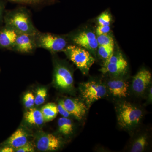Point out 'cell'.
I'll use <instances>...</instances> for the list:
<instances>
[{
    "mask_svg": "<svg viewBox=\"0 0 152 152\" xmlns=\"http://www.w3.org/2000/svg\"><path fill=\"white\" fill-rule=\"evenodd\" d=\"M4 24L12 28L18 34H36L39 31L34 26L28 10L25 7L5 11Z\"/></svg>",
    "mask_w": 152,
    "mask_h": 152,
    "instance_id": "cell-1",
    "label": "cell"
},
{
    "mask_svg": "<svg viewBox=\"0 0 152 152\" xmlns=\"http://www.w3.org/2000/svg\"><path fill=\"white\" fill-rule=\"evenodd\" d=\"M37 48L46 50L51 54L63 52L69 45L68 38L63 36L50 33H42L39 31L35 35Z\"/></svg>",
    "mask_w": 152,
    "mask_h": 152,
    "instance_id": "cell-2",
    "label": "cell"
},
{
    "mask_svg": "<svg viewBox=\"0 0 152 152\" xmlns=\"http://www.w3.org/2000/svg\"><path fill=\"white\" fill-rule=\"evenodd\" d=\"M69 59L78 68L83 74L88 73L95 59L87 50L76 45H69L63 51Z\"/></svg>",
    "mask_w": 152,
    "mask_h": 152,
    "instance_id": "cell-3",
    "label": "cell"
},
{
    "mask_svg": "<svg viewBox=\"0 0 152 152\" xmlns=\"http://www.w3.org/2000/svg\"><path fill=\"white\" fill-rule=\"evenodd\" d=\"M118 123L123 129H130L140 121L142 113L141 110L130 103L124 102L117 107Z\"/></svg>",
    "mask_w": 152,
    "mask_h": 152,
    "instance_id": "cell-4",
    "label": "cell"
},
{
    "mask_svg": "<svg viewBox=\"0 0 152 152\" xmlns=\"http://www.w3.org/2000/svg\"><path fill=\"white\" fill-rule=\"evenodd\" d=\"M54 58L53 76L55 85L62 91H72L74 88V78L72 71L62 61Z\"/></svg>",
    "mask_w": 152,
    "mask_h": 152,
    "instance_id": "cell-5",
    "label": "cell"
},
{
    "mask_svg": "<svg viewBox=\"0 0 152 152\" xmlns=\"http://www.w3.org/2000/svg\"><path fill=\"white\" fill-rule=\"evenodd\" d=\"M81 95L88 107L93 103L106 96L107 89L100 82L91 81L82 83L80 86Z\"/></svg>",
    "mask_w": 152,
    "mask_h": 152,
    "instance_id": "cell-6",
    "label": "cell"
},
{
    "mask_svg": "<svg viewBox=\"0 0 152 152\" xmlns=\"http://www.w3.org/2000/svg\"><path fill=\"white\" fill-rule=\"evenodd\" d=\"M69 38L73 45L82 47L92 53H94L99 46L97 37L91 31L78 32L71 35Z\"/></svg>",
    "mask_w": 152,
    "mask_h": 152,
    "instance_id": "cell-7",
    "label": "cell"
},
{
    "mask_svg": "<svg viewBox=\"0 0 152 152\" xmlns=\"http://www.w3.org/2000/svg\"><path fill=\"white\" fill-rule=\"evenodd\" d=\"M128 62L120 52L113 53L105 66L101 71L103 73H109L114 76H119L125 74L127 70Z\"/></svg>",
    "mask_w": 152,
    "mask_h": 152,
    "instance_id": "cell-8",
    "label": "cell"
},
{
    "mask_svg": "<svg viewBox=\"0 0 152 152\" xmlns=\"http://www.w3.org/2000/svg\"><path fill=\"white\" fill-rule=\"evenodd\" d=\"M35 34H18L12 51L23 54L31 53L37 48Z\"/></svg>",
    "mask_w": 152,
    "mask_h": 152,
    "instance_id": "cell-9",
    "label": "cell"
},
{
    "mask_svg": "<svg viewBox=\"0 0 152 152\" xmlns=\"http://www.w3.org/2000/svg\"><path fill=\"white\" fill-rule=\"evenodd\" d=\"M61 101L66 110L77 119H83L86 115L87 106L84 103L77 99L71 98H67Z\"/></svg>",
    "mask_w": 152,
    "mask_h": 152,
    "instance_id": "cell-10",
    "label": "cell"
},
{
    "mask_svg": "<svg viewBox=\"0 0 152 152\" xmlns=\"http://www.w3.org/2000/svg\"><path fill=\"white\" fill-rule=\"evenodd\" d=\"M151 74L150 71L142 69L134 77L132 83V88L137 94H142L150 84Z\"/></svg>",
    "mask_w": 152,
    "mask_h": 152,
    "instance_id": "cell-11",
    "label": "cell"
},
{
    "mask_svg": "<svg viewBox=\"0 0 152 152\" xmlns=\"http://www.w3.org/2000/svg\"><path fill=\"white\" fill-rule=\"evenodd\" d=\"M61 142L59 138L51 134H44L38 138L37 148L41 151H56L59 148Z\"/></svg>",
    "mask_w": 152,
    "mask_h": 152,
    "instance_id": "cell-12",
    "label": "cell"
},
{
    "mask_svg": "<svg viewBox=\"0 0 152 152\" xmlns=\"http://www.w3.org/2000/svg\"><path fill=\"white\" fill-rule=\"evenodd\" d=\"M18 34L8 26L4 25L0 27V49L12 51Z\"/></svg>",
    "mask_w": 152,
    "mask_h": 152,
    "instance_id": "cell-13",
    "label": "cell"
},
{
    "mask_svg": "<svg viewBox=\"0 0 152 152\" xmlns=\"http://www.w3.org/2000/svg\"><path fill=\"white\" fill-rule=\"evenodd\" d=\"M107 86L109 91L114 96L120 98L127 97L129 85L125 80L113 79L108 82Z\"/></svg>",
    "mask_w": 152,
    "mask_h": 152,
    "instance_id": "cell-14",
    "label": "cell"
},
{
    "mask_svg": "<svg viewBox=\"0 0 152 152\" xmlns=\"http://www.w3.org/2000/svg\"><path fill=\"white\" fill-rule=\"evenodd\" d=\"M28 133L22 128L18 129L1 145H7L17 149L24 145L28 142Z\"/></svg>",
    "mask_w": 152,
    "mask_h": 152,
    "instance_id": "cell-15",
    "label": "cell"
},
{
    "mask_svg": "<svg viewBox=\"0 0 152 152\" xmlns=\"http://www.w3.org/2000/svg\"><path fill=\"white\" fill-rule=\"evenodd\" d=\"M25 119L31 125L39 126L42 125L44 121L43 116L41 110L36 108H30L25 113Z\"/></svg>",
    "mask_w": 152,
    "mask_h": 152,
    "instance_id": "cell-16",
    "label": "cell"
},
{
    "mask_svg": "<svg viewBox=\"0 0 152 152\" xmlns=\"http://www.w3.org/2000/svg\"><path fill=\"white\" fill-rule=\"evenodd\" d=\"M45 121L48 122L54 119L58 115L57 105L53 103H49L44 105L40 110Z\"/></svg>",
    "mask_w": 152,
    "mask_h": 152,
    "instance_id": "cell-17",
    "label": "cell"
},
{
    "mask_svg": "<svg viewBox=\"0 0 152 152\" xmlns=\"http://www.w3.org/2000/svg\"><path fill=\"white\" fill-rule=\"evenodd\" d=\"M58 126L60 132L65 135L71 134L73 132V124L68 118H60L58 120Z\"/></svg>",
    "mask_w": 152,
    "mask_h": 152,
    "instance_id": "cell-18",
    "label": "cell"
},
{
    "mask_svg": "<svg viewBox=\"0 0 152 152\" xmlns=\"http://www.w3.org/2000/svg\"><path fill=\"white\" fill-rule=\"evenodd\" d=\"M98 53L99 56L104 60V66L108 62L114 53V47L108 46H99Z\"/></svg>",
    "mask_w": 152,
    "mask_h": 152,
    "instance_id": "cell-19",
    "label": "cell"
},
{
    "mask_svg": "<svg viewBox=\"0 0 152 152\" xmlns=\"http://www.w3.org/2000/svg\"><path fill=\"white\" fill-rule=\"evenodd\" d=\"M148 139L146 136L141 135L137 138L134 142L131 149L132 152L143 151L148 145Z\"/></svg>",
    "mask_w": 152,
    "mask_h": 152,
    "instance_id": "cell-20",
    "label": "cell"
},
{
    "mask_svg": "<svg viewBox=\"0 0 152 152\" xmlns=\"http://www.w3.org/2000/svg\"><path fill=\"white\" fill-rule=\"evenodd\" d=\"M12 2L29 5H40L52 4L55 0H7Z\"/></svg>",
    "mask_w": 152,
    "mask_h": 152,
    "instance_id": "cell-21",
    "label": "cell"
},
{
    "mask_svg": "<svg viewBox=\"0 0 152 152\" xmlns=\"http://www.w3.org/2000/svg\"><path fill=\"white\" fill-rule=\"evenodd\" d=\"M97 40L99 46H114L113 38L108 34L97 36Z\"/></svg>",
    "mask_w": 152,
    "mask_h": 152,
    "instance_id": "cell-22",
    "label": "cell"
},
{
    "mask_svg": "<svg viewBox=\"0 0 152 152\" xmlns=\"http://www.w3.org/2000/svg\"><path fill=\"white\" fill-rule=\"evenodd\" d=\"M47 96L46 89L43 88L38 89L35 96V104L37 106H39L43 104L45 101Z\"/></svg>",
    "mask_w": 152,
    "mask_h": 152,
    "instance_id": "cell-23",
    "label": "cell"
},
{
    "mask_svg": "<svg viewBox=\"0 0 152 152\" xmlns=\"http://www.w3.org/2000/svg\"><path fill=\"white\" fill-rule=\"evenodd\" d=\"M24 103L28 109L31 108L35 104V96L32 93L28 92L24 96Z\"/></svg>",
    "mask_w": 152,
    "mask_h": 152,
    "instance_id": "cell-24",
    "label": "cell"
},
{
    "mask_svg": "<svg viewBox=\"0 0 152 152\" xmlns=\"http://www.w3.org/2000/svg\"><path fill=\"white\" fill-rule=\"evenodd\" d=\"M98 22L99 26H110L111 17L108 13L105 12L101 14L98 18Z\"/></svg>",
    "mask_w": 152,
    "mask_h": 152,
    "instance_id": "cell-25",
    "label": "cell"
},
{
    "mask_svg": "<svg viewBox=\"0 0 152 152\" xmlns=\"http://www.w3.org/2000/svg\"><path fill=\"white\" fill-rule=\"evenodd\" d=\"M35 151L34 148L31 142H28L23 147L16 149L17 152H34Z\"/></svg>",
    "mask_w": 152,
    "mask_h": 152,
    "instance_id": "cell-26",
    "label": "cell"
},
{
    "mask_svg": "<svg viewBox=\"0 0 152 152\" xmlns=\"http://www.w3.org/2000/svg\"><path fill=\"white\" fill-rule=\"evenodd\" d=\"M110 31V26H99L96 30V34L97 35L105 34H108Z\"/></svg>",
    "mask_w": 152,
    "mask_h": 152,
    "instance_id": "cell-27",
    "label": "cell"
},
{
    "mask_svg": "<svg viewBox=\"0 0 152 152\" xmlns=\"http://www.w3.org/2000/svg\"><path fill=\"white\" fill-rule=\"evenodd\" d=\"M57 106L58 112L63 117L65 118H68L71 115L66 110L65 108L63 105L61 101H59Z\"/></svg>",
    "mask_w": 152,
    "mask_h": 152,
    "instance_id": "cell-28",
    "label": "cell"
},
{
    "mask_svg": "<svg viewBox=\"0 0 152 152\" xmlns=\"http://www.w3.org/2000/svg\"><path fill=\"white\" fill-rule=\"evenodd\" d=\"M5 12V2L0 0V27L4 25V18Z\"/></svg>",
    "mask_w": 152,
    "mask_h": 152,
    "instance_id": "cell-29",
    "label": "cell"
},
{
    "mask_svg": "<svg viewBox=\"0 0 152 152\" xmlns=\"http://www.w3.org/2000/svg\"><path fill=\"white\" fill-rule=\"evenodd\" d=\"M15 151V149L12 147L7 145H1L0 147V152H13Z\"/></svg>",
    "mask_w": 152,
    "mask_h": 152,
    "instance_id": "cell-30",
    "label": "cell"
},
{
    "mask_svg": "<svg viewBox=\"0 0 152 152\" xmlns=\"http://www.w3.org/2000/svg\"><path fill=\"white\" fill-rule=\"evenodd\" d=\"M149 98L150 101H152V87L150 88L149 93Z\"/></svg>",
    "mask_w": 152,
    "mask_h": 152,
    "instance_id": "cell-31",
    "label": "cell"
}]
</instances>
